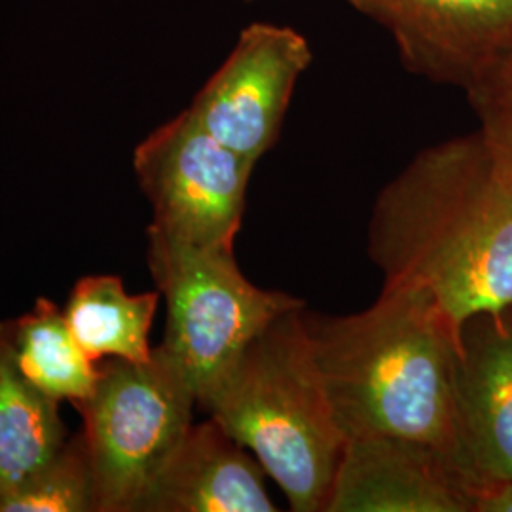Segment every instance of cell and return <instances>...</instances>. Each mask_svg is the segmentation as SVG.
<instances>
[{
  "label": "cell",
  "mask_w": 512,
  "mask_h": 512,
  "mask_svg": "<svg viewBox=\"0 0 512 512\" xmlns=\"http://www.w3.org/2000/svg\"><path fill=\"white\" fill-rule=\"evenodd\" d=\"M59 404L31 384L0 321V492L48 463L67 440Z\"/></svg>",
  "instance_id": "4fadbf2b"
},
{
  "label": "cell",
  "mask_w": 512,
  "mask_h": 512,
  "mask_svg": "<svg viewBox=\"0 0 512 512\" xmlns=\"http://www.w3.org/2000/svg\"><path fill=\"white\" fill-rule=\"evenodd\" d=\"M200 406L260 461L293 511H329L348 437L313 353L306 304L258 332Z\"/></svg>",
  "instance_id": "3957f363"
},
{
  "label": "cell",
  "mask_w": 512,
  "mask_h": 512,
  "mask_svg": "<svg viewBox=\"0 0 512 512\" xmlns=\"http://www.w3.org/2000/svg\"><path fill=\"white\" fill-rule=\"evenodd\" d=\"M158 302V291L129 294L118 275H86L74 285L63 313L76 342L95 363H141L154 349L150 329Z\"/></svg>",
  "instance_id": "7c38bea8"
},
{
  "label": "cell",
  "mask_w": 512,
  "mask_h": 512,
  "mask_svg": "<svg viewBox=\"0 0 512 512\" xmlns=\"http://www.w3.org/2000/svg\"><path fill=\"white\" fill-rule=\"evenodd\" d=\"M459 465L473 492L512 480V306L469 317L459 329Z\"/></svg>",
  "instance_id": "9c48e42d"
},
{
  "label": "cell",
  "mask_w": 512,
  "mask_h": 512,
  "mask_svg": "<svg viewBox=\"0 0 512 512\" xmlns=\"http://www.w3.org/2000/svg\"><path fill=\"white\" fill-rule=\"evenodd\" d=\"M327 512H473L458 461L420 440H348Z\"/></svg>",
  "instance_id": "30bf717a"
},
{
  "label": "cell",
  "mask_w": 512,
  "mask_h": 512,
  "mask_svg": "<svg viewBox=\"0 0 512 512\" xmlns=\"http://www.w3.org/2000/svg\"><path fill=\"white\" fill-rule=\"evenodd\" d=\"M469 103L488 143L512 167V93L471 95Z\"/></svg>",
  "instance_id": "2e32d148"
},
{
  "label": "cell",
  "mask_w": 512,
  "mask_h": 512,
  "mask_svg": "<svg viewBox=\"0 0 512 512\" xmlns=\"http://www.w3.org/2000/svg\"><path fill=\"white\" fill-rule=\"evenodd\" d=\"M8 327L21 372L42 393L74 406L92 395L99 363L80 348L65 313L52 300L38 298L33 310L8 321Z\"/></svg>",
  "instance_id": "5bb4252c"
},
{
  "label": "cell",
  "mask_w": 512,
  "mask_h": 512,
  "mask_svg": "<svg viewBox=\"0 0 512 512\" xmlns=\"http://www.w3.org/2000/svg\"><path fill=\"white\" fill-rule=\"evenodd\" d=\"M368 256L384 285L416 287L461 325L512 306V167L484 133L423 148L378 194Z\"/></svg>",
  "instance_id": "6da1fadb"
},
{
  "label": "cell",
  "mask_w": 512,
  "mask_h": 512,
  "mask_svg": "<svg viewBox=\"0 0 512 512\" xmlns=\"http://www.w3.org/2000/svg\"><path fill=\"white\" fill-rule=\"evenodd\" d=\"M0 512H95L90 456L82 431L48 463L0 492Z\"/></svg>",
  "instance_id": "9a60e30c"
},
{
  "label": "cell",
  "mask_w": 512,
  "mask_h": 512,
  "mask_svg": "<svg viewBox=\"0 0 512 512\" xmlns=\"http://www.w3.org/2000/svg\"><path fill=\"white\" fill-rule=\"evenodd\" d=\"M467 97L471 95H490V93H512V52L501 57L494 69L475 84Z\"/></svg>",
  "instance_id": "ac0fdd59"
},
{
  "label": "cell",
  "mask_w": 512,
  "mask_h": 512,
  "mask_svg": "<svg viewBox=\"0 0 512 512\" xmlns=\"http://www.w3.org/2000/svg\"><path fill=\"white\" fill-rule=\"evenodd\" d=\"M410 73L469 92L512 52V0H348Z\"/></svg>",
  "instance_id": "ba28073f"
},
{
  "label": "cell",
  "mask_w": 512,
  "mask_h": 512,
  "mask_svg": "<svg viewBox=\"0 0 512 512\" xmlns=\"http://www.w3.org/2000/svg\"><path fill=\"white\" fill-rule=\"evenodd\" d=\"M148 270L165 298L162 348L183 366L198 404L277 315L304 306L283 291L258 289L234 249H198L148 228Z\"/></svg>",
  "instance_id": "5b68a950"
},
{
  "label": "cell",
  "mask_w": 512,
  "mask_h": 512,
  "mask_svg": "<svg viewBox=\"0 0 512 512\" xmlns=\"http://www.w3.org/2000/svg\"><path fill=\"white\" fill-rule=\"evenodd\" d=\"M473 512H512V480L478 486L473 492Z\"/></svg>",
  "instance_id": "e0dca14e"
},
{
  "label": "cell",
  "mask_w": 512,
  "mask_h": 512,
  "mask_svg": "<svg viewBox=\"0 0 512 512\" xmlns=\"http://www.w3.org/2000/svg\"><path fill=\"white\" fill-rule=\"evenodd\" d=\"M310 40L289 25L255 21L190 103V114L222 145L258 164L274 148L298 80L310 69Z\"/></svg>",
  "instance_id": "52a82bcc"
},
{
  "label": "cell",
  "mask_w": 512,
  "mask_h": 512,
  "mask_svg": "<svg viewBox=\"0 0 512 512\" xmlns=\"http://www.w3.org/2000/svg\"><path fill=\"white\" fill-rule=\"evenodd\" d=\"M255 167L183 110L133 152L152 207L148 228L198 249H234Z\"/></svg>",
  "instance_id": "8992f818"
},
{
  "label": "cell",
  "mask_w": 512,
  "mask_h": 512,
  "mask_svg": "<svg viewBox=\"0 0 512 512\" xmlns=\"http://www.w3.org/2000/svg\"><path fill=\"white\" fill-rule=\"evenodd\" d=\"M196 391L162 346L147 361L105 359L78 404L93 476L95 512H139L171 452L192 425Z\"/></svg>",
  "instance_id": "277c9868"
},
{
  "label": "cell",
  "mask_w": 512,
  "mask_h": 512,
  "mask_svg": "<svg viewBox=\"0 0 512 512\" xmlns=\"http://www.w3.org/2000/svg\"><path fill=\"white\" fill-rule=\"evenodd\" d=\"M306 327L348 440H420L459 465V327L433 294L384 285L351 315L306 310Z\"/></svg>",
  "instance_id": "7a4b0ae2"
},
{
  "label": "cell",
  "mask_w": 512,
  "mask_h": 512,
  "mask_svg": "<svg viewBox=\"0 0 512 512\" xmlns=\"http://www.w3.org/2000/svg\"><path fill=\"white\" fill-rule=\"evenodd\" d=\"M243 2H258V0H243Z\"/></svg>",
  "instance_id": "d6986e66"
},
{
  "label": "cell",
  "mask_w": 512,
  "mask_h": 512,
  "mask_svg": "<svg viewBox=\"0 0 512 512\" xmlns=\"http://www.w3.org/2000/svg\"><path fill=\"white\" fill-rule=\"evenodd\" d=\"M266 471L215 420L190 425L139 512H274Z\"/></svg>",
  "instance_id": "8fae6325"
}]
</instances>
